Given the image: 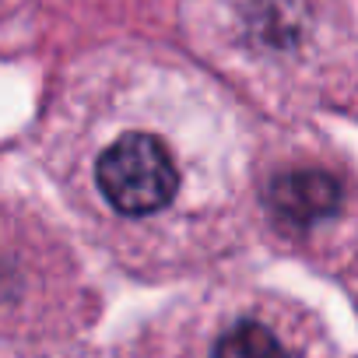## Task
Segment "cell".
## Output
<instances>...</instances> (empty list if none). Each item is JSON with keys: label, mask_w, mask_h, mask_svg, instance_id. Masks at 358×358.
Instances as JSON below:
<instances>
[{"label": "cell", "mask_w": 358, "mask_h": 358, "mask_svg": "<svg viewBox=\"0 0 358 358\" xmlns=\"http://www.w3.org/2000/svg\"><path fill=\"white\" fill-rule=\"evenodd\" d=\"M344 190L337 176L320 165H288L267 187V208L292 229H313L337 218Z\"/></svg>", "instance_id": "obj_2"}, {"label": "cell", "mask_w": 358, "mask_h": 358, "mask_svg": "<svg viewBox=\"0 0 358 358\" xmlns=\"http://www.w3.org/2000/svg\"><path fill=\"white\" fill-rule=\"evenodd\" d=\"M211 358H288L281 337L260 320H236L211 348Z\"/></svg>", "instance_id": "obj_3"}, {"label": "cell", "mask_w": 358, "mask_h": 358, "mask_svg": "<svg viewBox=\"0 0 358 358\" xmlns=\"http://www.w3.org/2000/svg\"><path fill=\"white\" fill-rule=\"evenodd\" d=\"M88 190L120 222H155L187 194L183 151L165 130L141 123L120 127L92 155Z\"/></svg>", "instance_id": "obj_1"}]
</instances>
